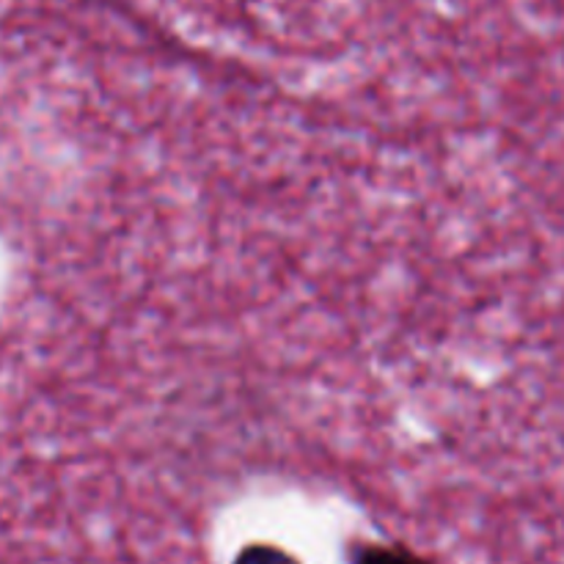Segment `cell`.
<instances>
[{"instance_id": "cell-1", "label": "cell", "mask_w": 564, "mask_h": 564, "mask_svg": "<svg viewBox=\"0 0 564 564\" xmlns=\"http://www.w3.org/2000/svg\"><path fill=\"white\" fill-rule=\"evenodd\" d=\"M350 564H433L402 545H383V543H364L356 545L350 554Z\"/></svg>"}, {"instance_id": "cell-2", "label": "cell", "mask_w": 564, "mask_h": 564, "mask_svg": "<svg viewBox=\"0 0 564 564\" xmlns=\"http://www.w3.org/2000/svg\"><path fill=\"white\" fill-rule=\"evenodd\" d=\"M235 564H301L292 554L275 549V545H251L237 556Z\"/></svg>"}]
</instances>
